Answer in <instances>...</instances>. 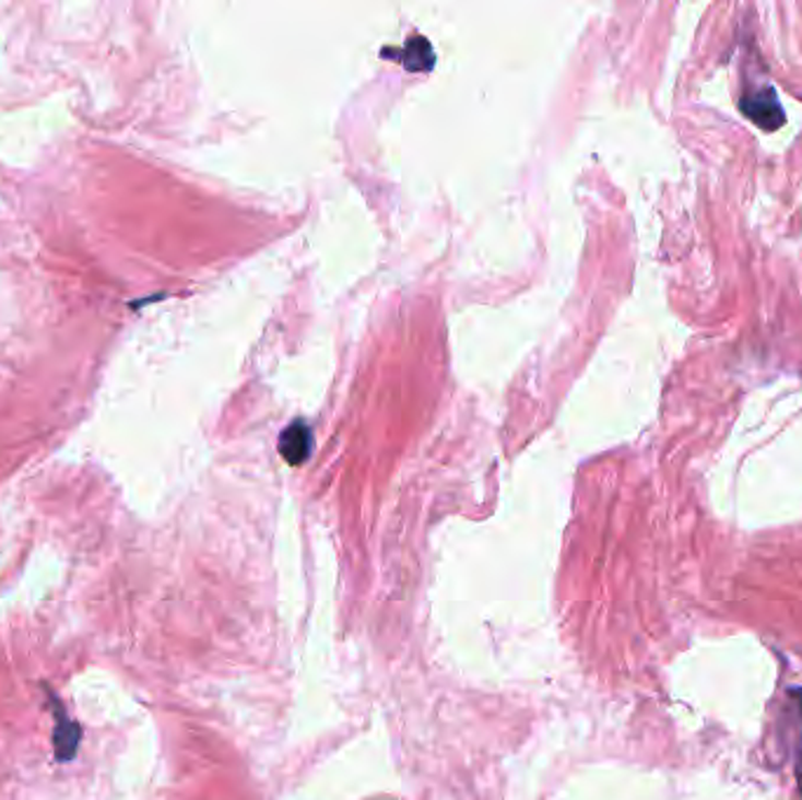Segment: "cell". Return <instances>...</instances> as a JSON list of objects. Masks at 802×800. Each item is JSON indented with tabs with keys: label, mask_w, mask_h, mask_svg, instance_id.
<instances>
[{
	"label": "cell",
	"mask_w": 802,
	"mask_h": 800,
	"mask_svg": "<svg viewBox=\"0 0 802 800\" xmlns=\"http://www.w3.org/2000/svg\"><path fill=\"white\" fill-rule=\"evenodd\" d=\"M52 711L57 714V726L52 732V744H55V754L61 763H69L75 751H78V742H80V726L73 721V718L67 714V709L61 707L57 699H52Z\"/></svg>",
	"instance_id": "3"
},
{
	"label": "cell",
	"mask_w": 802,
	"mask_h": 800,
	"mask_svg": "<svg viewBox=\"0 0 802 800\" xmlns=\"http://www.w3.org/2000/svg\"><path fill=\"white\" fill-rule=\"evenodd\" d=\"M742 110L748 120L756 122L763 130H777L783 125V110L772 87H760L744 94Z\"/></svg>",
	"instance_id": "1"
},
{
	"label": "cell",
	"mask_w": 802,
	"mask_h": 800,
	"mask_svg": "<svg viewBox=\"0 0 802 800\" xmlns=\"http://www.w3.org/2000/svg\"><path fill=\"white\" fill-rule=\"evenodd\" d=\"M798 779H800V791H802V744H800V756H798Z\"/></svg>",
	"instance_id": "4"
},
{
	"label": "cell",
	"mask_w": 802,
	"mask_h": 800,
	"mask_svg": "<svg viewBox=\"0 0 802 800\" xmlns=\"http://www.w3.org/2000/svg\"><path fill=\"white\" fill-rule=\"evenodd\" d=\"M280 454L288 466H303L312 454V430L303 421L286 425L280 435Z\"/></svg>",
	"instance_id": "2"
}]
</instances>
